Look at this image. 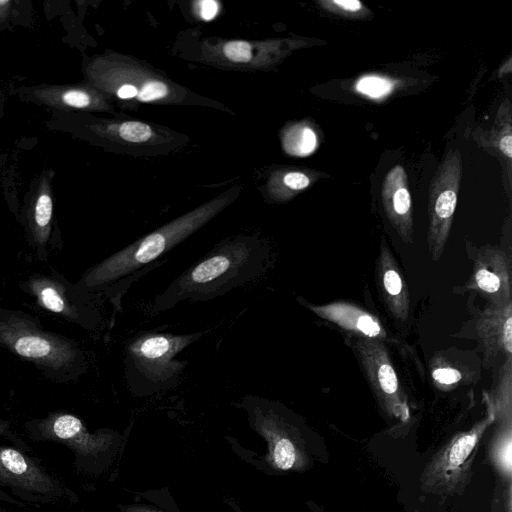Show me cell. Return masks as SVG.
Wrapping results in <instances>:
<instances>
[{"mask_svg": "<svg viewBox=\"0 0 512 512\" xmlns=\"http://www.w3.org/2000/svg\"><path fill=\"white\" fill-rule=\"evenodd\" d=\"M271 264V249L264 238L258 235L227 238L157 295L150 313L172 309L184 300L208 301L222 296L260 278Z\"/></svg>", "mask_w": 512, "mask_h": 512, "instance_id": "obj_1", "label": "cell"}, {"mask_svg": "<svg viewBox=\"0 0 512 512\" xmlns=\"http://www.w3.org/2000/svg\"><path fill=\"white\" fill-rule=\"evenodd\" d=\"M85 76L89 85L131 108L136 104L199 105L231 113L222 103L191 91L132 56L98 55L87 64Z\"/></svg>", "mask_w": 512, "mask_h": 512, "instance_id": "obj_2", "label": "cell"}, {"mask_svg": "<svg viewBox=\"0 0 512 512\" xmlns=\"http://www.w3.org/2000/svg\"><path fill=\"white\" fill-rule=\"evenodd\" d=\"M240 192L241 187L234 185L218 196L137 239L92 268L84 278V285L91 288L106 286L124 277L139 275L140 270L157 266L156 260L230 206L238 198Z\"/></svg>", "mask_w": 512, "mask_h": 512, "instance_id": "obj_3", "label": "cell"}, {"mask_svg": "<svg viewBox=\"0 0 512 512\" xmlns=\"http://www.w3.org/2000/svg\"><path fill=\"white\" fill-rule=\"evenodd\" d=\"M206 332L176 335L167 332L141 331L125 347V379L131 393L151 395L174 388L187 361L175 357Z\"/></svg>", "mask_w": 512, "mask_h": 512, "instance_id": "obj_4", "label": "cell"}, {"mask_svg": "<svg viewBox=\"0 0 512 512\" xmlns=\"http://www.w3.org/2000/svg\"><path fill=\"white\" fill-rule=\"evenodd\" d=\"M485 403L486 416L470 429L454 435L427 463L420 478L423 491L451 496L466 487L478 444L494 420L490 404L486 400Z\"/></svg>", "mask_w": 512, "mask_h": 512, "instance_id": "obj_5", "label": "cell"}, {"mask_svg": "<svg viewBox=\"0 0 512 512\" xmlns=\"http://www.w3.org/2000/svg\"><path fill=\"white\" fill-rule=\"evenodd\" d=\"M253 429L267 442L266 462L278 471L302 472L311 466L304 439L276 403L256 396L243 402Z\"/></svg>", "mask_w": 512, "mask_h": 512, "instance_id": "obj_6", "label": "cell"}, {"mask_svg": "<svg viewBox=\"0 0 512 512\" xmlns=\"http://www.w3.org/2000/svg\"><path fill=\"white\" fill-rule=\"evenodd\" d=\"M484 399L493 411L488 459L504 486V510L512 511V358L505 359L493 389Z\"/></svg>", "mask_w": 512, "mask_h": 512, "instance_id": "obj_7", "label": "cell"}, {"mask_svg": "<svg viewBox=\"0 0 512 512\" xmlns=\"http://www.w3.org/2000/svg\"><path fill=\"white\" fill-rule=\"evenodd\" d=\"M299 47L293 39H205L198 60L227 69L267 70Z\"/></svg>", "mask_w": 512, "mask_h": 512, "instance_id": "obj_8", "label": "cell"}, {"mask_svg": "<svg viewBox=\"0 0 512 512\" xmlns=\"http://www.w3.org/2000/svg\"><path fill=\"white\" fill-rule=\"evenodd\" d=\"M461 177V154L458 149H451L438 166L429 188L427 242L434 261L442 256L450 234Z\"/></svg>", "mask_w": 512, "mask_h": 512, "instance_id": "obj_9", "label": "cell"}, {"mask_svg": "<svg viewBox=\"0 0 512 512\" xmlns=\"http://www.w3.org/2000/svg\"><path fill=\"white\" fill-rule=\"evenodd\" d=\"M354 349L381 408L391 418L406 422L410 416L406 397L384 343L356 336Z\"/></svg>", "mask_w": 512, "mask_h": 512, "instance_id": "obj_10", "label": "cell"}, {"mask_svg": "<svg viewBox=\"0 0 512 512\" xmlns=\"http://www.w3.org/2000/svg\"><path fill=\"white\" fill-rule=\"evenodd\" d=\"M95 135L118 145L130 155H158L169 153L188 138L167 127L136 119H100L87 125Z\"/></svg>", "mask_w": 512, "mask_h": 512, "instance_id": "obj_11", "label": "cell"}, {"mask_svg": "<svg viewBox=\"0 0 512 512\" xmlns=\"http://www.w3.org/2000/svg\"><path fill=\"white\" fill-rule=\"evenodd\" d=\"M467 287L480 293L490 305L512 301L511 270L505 252L498 247L480 248Z\"/></svg>", "mask_w": 512, "mask_h": 512, "instance_id": "obj_12", "label": "cell"}, {"mask_svg": "<svg viewBox=\"0 0 512 512\" xmlns=\"http://www.w3.org/2000/svg\"><path fill=\"white\" fill-rule=\"evenodd\" d=\"M375 281L382 302L396 321L404 323L409 313V291L390 248L382 241L375 264Z\"/></svg>", "mask_w": 512, "mask_h": 512, "instance_id": "obj_13", "label": "cell"}, {"mask_svg": "<svg viewBox=\"0 0 512 512\" xmlns=\"http://www.w3.org/2000/svg\"><path fill=\"white\" fill-rule=\"evenodd\" d=\"M382 204L392 226L406 244L413 242L412 203L407 174L401 165L391 168L382 183Z\"/></svg>", "mask_w": 512, "mask_h": 512, "instance_id": "obj_14", "label": "cell"}, {"mask_svg": "<svg viewBox=\"0 0 512 512\" xmlns=\"http://www.w3.org/2000/svg\"><path fill=\"white\" fill-rule=\"evenodd\" d=\"M300 302L318 317L332 322L356 336L380 341L387 338V332L378 318L353 303L335 301L323 305H314L303 301Z\"/></svg>", "mask_w": 512, "mask_h": 512, "instance_id": "obj_15", "label": "cell"}, {"mask_svg": "<svg viewBox=\"0 0 512 512\" xmlns=\"http://www.w3.org/2000/svg\"><path fill=\"white\" fill-rule=\"evenodd\" d=\"M44 434L66 443L83 456L97 455L107 450L113 441L110 433H90L82 421L70 414H61L44 425Z\"/></svg>", "mask_w": 512, "mask_h": 512, "instance_id": "obj_16", "label": "cell"}, {"mask_svg": "<svg viewBox=\"0 0 512 512\" xmlns=\"http://www.w3.org/2000/svg\"><path fill=\"white\" fill-rule=\"evenodd\" d=\"M0 481L42 494L57 488L53 479L40 466L11 447H0Z\"/></svg>", "mask_w": 512, "mask_h": 512, "instance_id": "obj_17", "label": "cell"}, {"mask_svg": "<svg viewBox=\"0 0 512 512\" xmlns=\"http://www.w3.org/2000/svg\"><path fill=\"white\" fill-rule=\"evenodd\" d=\"M476 329L489 359L498 354L512 358V301L502 305H490L482 311Z\"/></svg>", "mask_w": 512, "mask_h": 512, "instance_id": "obj_18", "label": "cell"}, {"mask_svg": "<svg viewBox=\"0 0 512 512\" xmlns=\"http://www.w3.org/2000/svg\"><path fill=\"white\" fill-rule=\"evenodd\" d=\"M41 102L58 108L113 112V101L91 85L48 86L34 91Z\"/></svg>", "mask_w": 512, "mask_h": 512, "instance_id": "obj_19", "label": "cell"}, {"mask_svg": "<svg viewBox=\"0 0 512 512\" xmlns=\"http://www.w3.org/2000/svg\"><path fill=\"white\" fill-rule=\"evenodd\" d=\"M311 183L308 174L299 170L277 169L266 182V195L271 202H285Z\"/></svg>", "mask_w": 512, "mask_h": 512, "instance_id": "obj_20", "label": "cell"}, {"mask_svg": "<svg viewBox=\"0 0 512 512\" xmlns=\"http://www.w3.org/2000/svg\"><path fill=\"white\" fill-rule=\"evenodd\" d=\"M281 142L287 154L307 156L316 148L317 137L311 127L297 123L283 130Z\"/></svg>", "mask_w": 512, "mask_h": 512, "instance_id": "obj_21", "label": "cell"}, {"mask_svg": "<svg viewBox=\"0 0 512 512\" xmlns=\"http://www.w3.org/2000/svg\"><path fill=\"white\" fill-rule=\"evenodd\" d=\"M16 352L27 358L48 359L56 353L55 345L40 335H22L14 343Z\"/></svg>", "mask_w": 512, "mask_h": 512, "instance_id": "obj_22", "label": "cell"}, {"mask_svg": "<svg viewBox=\"0 0 512 512\" xmlns=\"http://www.w3.org/2000/svg\"><path fill=\"white\" fill-rule=\"evenodd\" d=\"M318 4L326 11L349 18H366L371 14L358 0H321Z\"/></svg>", "mask_w": 512, "mask_h": 512, "instance_id": "obj_23", "label": "cell"}, {"mask_svg": "<svg viewBox=\"0 0 512 512\" xmlns=\"http://www.w3.org/2000/svg\"><path fill=\"white\" fill-rule=\"evenodd\" d=\"M355 88L358 92L370 98H381L392 91L393 84L386 78L367 75L357 81Z\"/></svg>", "mask_w": 512, "mask_h": 512, "instance_id": "obj_24", "label": "cell"}, {"mask_svg": "<svg viewBox=\"0 0 512 512\" xmlns=\"http://www.w3.org/2000/svg\"><path fill=\"white\" fill-rule=\"evenodd\" d=\"M431 375L435 385L442 390L454 388L462 380L461 371L446 362L435 365Z\"/></svg>", "mask_w": 512, "mask_h": 512, "instance_id": "obj_25", "label": "cell"}, {"mask_svg": "<svg viewBox=\"0 0 512 512\" xmlns=\"http://www.w3.org/2000/svg\"><path fill=\"white\" fill-rule=\"evenodd\" d=\"M34 208V220L38 227L45 228L49 226L52 217L53 203L49 192V185L46 183L41 186Z\"/></svg>", "mask_w": 512, "mask_h": 512, "instance_id": "obj_26", "label": "cell"}, {"mask_svg": "<svg viewBox=\"0 0 512 512\" xmlns=\"http://www.w3.org/2000/svg\"><path fill=\"white\" fill-rule=\"evenodd\" d=\"M39 299L42 305L52 312L61 313L65 309L64 299L59 292L51 286L43 287L39 291Z\"/></svg>", "mask_w": 512, "mask_h": 512, "instance_id": "obj_27", "label": "cell"}, {"mask_svg": "<svg viewBox=\"0 0 512 512\" xmlns=\"http://www.w3.org/2000/svg\"><path fill=\"white\" fill-rule=\"evenodd\" d=\"M496 145L499 151L507 158L510 162L512 158V133L510 120L506 123V126L496 133Z\"/></svg>", "mask_w": 512, "mask_h": 512, "instance_id": "obj_28", "label": "cell"}, {"mask_svg": "<svg viewBox=\"0 0 512 512\" xmlns=\"http://www.w3.org/2000/svg\"><path fill=\"white\" fill-rule=\"evenodd\" d=\"M193 5L195 14L204 21L214 19L220 11V3L215 0H201Z\"/></svg>", "mask_w": 512, "mask_h": 512, "instance_id": "obj_29", "label": "cell"}, {"mask_svg": "<svg viewBox=\"0 0 512 512\" xmlns=\"http://www.w3.org/2000/svg\"><path fill=\"white\" fill-rule=\"evenodd\" d=\"M11 3L10 0H0V22L8 16Z\"/></svg>", "mask_w": 512, "mask_h": 512, "instance_id": "obj_30", "label": "cell"}, {"mask_svg": "<svg viewBox=\"0 0 512 512\" xmlns=\"http://www.w3.org/2000/svg\"><path fill=\"white\" fill-rule=\"evenodd\" d=\"M124 512H160L158 510L145 507V506H128L124 509Z\"/></svg>", "mask_w": 512, "mask_h": 512, "instance_id": "obj_31", "label": "cell"}, {"mask_svg": "<svg viewBox=\"0 0 512 512\" xmlns=\"http://www.w3.org/2000/svg\"><path fill=\"white\" fill-rule=\"evenodd\" d=\"M5 424L3 423H0V434L3 432V430L5 429Z\"/></svg>", "mask_w": 512, "mask_h": 512, "instance_id": "obj_32", "label": "cell"}]
</instances>
